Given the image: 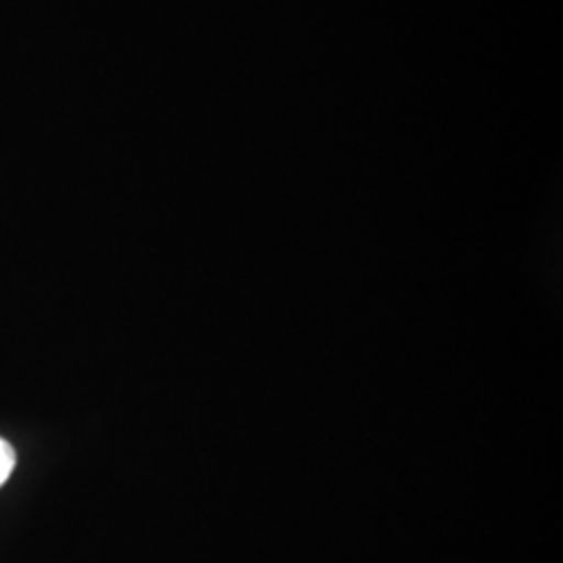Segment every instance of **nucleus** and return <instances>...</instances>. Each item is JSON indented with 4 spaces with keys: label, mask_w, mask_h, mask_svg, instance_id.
I'll return each instance as SVG.
<instances>
[{
    "label": "nucleus",
    "mask_w": 563,
    "mask_h": 563,
    "mask_svg": "<svg viewBox=\"0 0 563 563\" xmlns=\"http://www.w3.org/2000/svg\"><path fill=\"white\" fill-rule=\"evenodd\" d=\"M15 462H18V457H15L13 446L0 439V486L9 481V476L15 467Z\"/></svg>",
    "instance_id": "1"
}]
</instances>
